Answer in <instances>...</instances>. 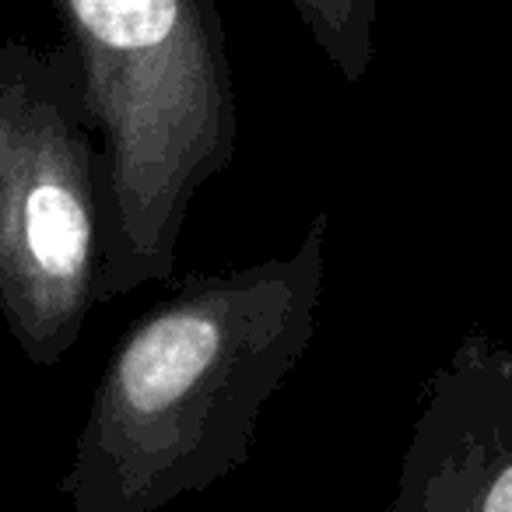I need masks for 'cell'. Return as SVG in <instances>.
<instances>
[{"instance_id":"obj_1","label":"cell","mask_w":512,"mask_h":512,"mask_svg":"<svg viewBox=\"0 0 512 512\" xmlns=\"http://www.w3.org/2000/svg\"><path fill=\"white\" fill-rule=\"evenodd\" d=\"M330 214L288 253L190 274L113 344L57 491L67 512H162L246 467L313 348Z\"/></svg>"},{"instance_id":"obj_2","label":"cell","mask_w":512,"mask_h":512,"mask_svg":"<svg viewBox=\"0 0 512 512\" xmlns=\"http://www.w3.org/2000/svg\"><path fill=\"white\" fill-rule=\"evenodd\" d=\"M102 144L99 302L176 271L193 197L239 144L228 29L214 0H53Z\"/></svg>"},{"instance_id":"obj_3","label":"cell","mask_w":512,"mask_h":512,"mask_svg":"<svg viewBox=\"0 0 512 512\" xmlns=\"http://www.w3.org/2000/svg\"><path fill=\"white\" fill-rule=\"evenodd\" d=\"M102 144L71 43H0V320L53 369L99 306Z\"/></svg>"},{"instance_id":"obj_4","label":"cell","mask_w":512,"mask_h":512,"mask_svg":"<svg viewBox=\"0 0 512 512\" xmlns=\"http://www.w3.org/2000/svg\"><path fill=\"white\" fill-rule=\"evenodd\" d=\"M386 512H512V348L470 330L425 379Z\"/></svg>"},{"instance_id":"obj_5","label":"cell","mask_w":512,"mask_h":512,"mask_svg":"<svg viewBox=\"0 0 512 512\" xmlns=\"http://www.w3.org/2000/svg\"><path fill=\"white\" fill-rule=\"evenodd\" d=\"M292 11L306 25L313 43L327 53L334 71L348 85H358L376 57V0H295Z\"/></svg>"}]
</instances>
